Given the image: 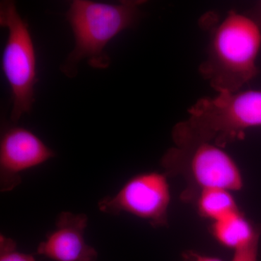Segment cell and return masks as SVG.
Returning a JSON list of instances; mask_svg holds the SVG:
<instances>
[{
    "mask_svg": "<svg viewBox=\"0 0 261 261\" xmlns=\"http://www.w3.org/2000/svg\"><path fill=\"white\" fill-rule=\"evenodd\" d=\"M188 115L173 128L175 145L205 142L224 148L242 140L248 128L261 126V90L201 98Z\"/></svg>",
    "mask_w": 261,
    "mask_h": 261,
    "instance_id": "cell-1",
    "label": "cell"
},
{
    "mask_svg": "<svg viewBox=\"0 0 261 261\" xmlns=\"http://www.w3.org/2000/svg\"><path fill=\"white\" fill-rule=\"evenodd\" d=\"M260 47L258 24L231 10L211 29L207 58L200 73L218 92H239L258 73Z\"/></svg>",
    "mask_w": 261,
    "mask_h": 261,
    "instance_id": "cell-2",
    "label": "cell"
},
{
    "mask_svg": "<svg viewBox=\"0 0 261 261\" xmlns=\"http://www.w3.org/2000/svg\"><path fill=\"white\" fill-rule=\"evenodd\" d=\"M144 1L128 0L118 4L75 0L67 12L73 30L75 46L62 66L68 77H74L77 66L83 60L98 69L107 68L111 59L106 48L108 43L140 18Z\"/></svg>",
    "mask_w": 261,
    "mask_h": 261,
    "instance_id": "cell-3",
    "label": "cell"
},
{
    "mask_svg": "<svg viewBox=\"0 0 261 261\" xmlns=\"http://www.w3.org/2000/svg\"><path fill=\"white\" fill-rule=\"evenodd\" d=\"M164 173L187 181L182 200L191 202L197 194L210 188L238 192L243 188V176L238 163L224 148L211 143L175 145L161 159Z\"/></svg>",
    "mask_w": 261,
    "mask_h": 261,
    "instance_id": "cell-4",
    "label": "cell"
},
{
    "mask_svg": "<svg viewBox=\"0 0 261 261\" xmlns=\"http://www.w3.org/2000/svg\"><path fill=\"white\" fill-rule=\"evenodd\" d=\"M0 24L8 30L2 63L13 97L10 119L16 123L30 113L35 100L37 54L28 23L19 14L14 2H2Z\"/></svg>",
    "mask_w": 261,
    "mask_h": 261,
    "instance_id": "cell-5",
    "label": "cell"
},
{
    "mask_svg": "<svg viewBox=\"0 0 261 261\" xmlns=\"http://www.w3.org/2000/svg\"><path fill=\"white\" fill-rule=\"evenodd\" d=\"M171 201L168 175L149 171L129 178L116 195L99 201L98 207L108 214H132L159 228L168 226Z\"/></svg>",
    "mask_w": 261,
    "mask_h": 261,
    "instance_id": "cell-6",
    "label": "cell"
},
{
    "mask_svg": "<svg viewBox=\"0 0 261 261\" xmlns=\"http://www.w3.org/2000/svg\"><path fill=\"white\" fill-rule=\"evenodd\" d=\"M56 154L37 135L27 128L11 126L0 142V190L9 192L21 183L20 173L37 167Z\"/></svg>",
    "mask_w": 261,
    "mask_h": 261,
    "instance_id": "cell-7",
    "label": "cell"
},
{
    "mask_svg": "<svg viewBox=\"0 0 261 261\" xmlns=\"http://www.w3.org/2000/svg\"><path fill=\"white\" fill-rule=\"evenodd\" d=\"M87 224V215L62 212L55 230L38 246L37 253L56 261H97V250L84 240Z\"/></svg>",
    "mask_w": 261,
    "mask_h": 261,
    "instance_id": "cell-8",
    "label": "cell"
},
{
    "mask_svg": "<svg viewBox=\"0 0 261 261\" xmlns=\"http://www.w3.org/2000/svg\"><path fill=\"white\" fill-rule=\"evenodd\" d=\"M210 230L220 245L233 251L247 246L260 235L240 211L212 222Z\"/></svg>",
    "mask_w": 261,
    "mask_h": 261,
    "instance_id": "cell-9",
    "label": "cell"
},
{
    "mask_svg": "<svg viewBox=\"0 0 261 261\" xmlns=\"http://www.w3.org/2000/svg\"><path fill=\"white\" fill-rule=\"evenodd\" d=\"M191 202L201 217L211 223L240 211L232 192L221 188H210L197 194Z\"/></svg>",
    "mask_w": 261,
    "mask_h": 261,
    "instance_id": "cell-10",
    "label": "cell"
},
{
    "mask_svg": "<svg viewBox=\"0 0 261 261\" xmlns=\"http://www.w3.org/2000/svg\"><path fill=\"white\" fill-rule=\"evenodd\" d=\"M0 261H36V259L32 255L17 251L16 243L14 240L1 235Z\"/></svg>",
    "mask_w": 261,
    "mask_h": 261,
    "instance_id": "cell-11",
    "label": "cell"
},
{
    "mask_svg": "<svg viewBox=\"0 0 261 261\" xmlns=\"http://www.w3.org/2000/svg\"><path fill=\"white\" fill-rule=\"evenodd\" d=\"M259 238H257L243 248L233 251L231 261H257Z\"/></svg>",
    "mask_w": 261,
    "mask_h": 261,
    "instance_id": "cell-12",
    "label": "cell"
},
{
    "mask_svg": "<svg viewBox=\"0 0 261 261\" xmlns=\"http://www.w3.org/2000/svg\"><path fill=\"white\" fill-rule=\"evenodd\" d=\"M183 258L185 261H224L219 257L202 255L195 250L185 252L183 254Z\"/></svg>",
    "mask_w": 261,
    "mask_h": 261,
    "instance_id": "cell-13",
    "label": "cell"
},
{
    "mask_svg": "<svg viewBox=\"0 0 261 261\" xmlns=\"http://www.w3.org/2000/svg\"><path fill=\"white\" fill-rule=\"evenodd\" d=\"M257 21L256 23L257 24H261V3L260 4V6H259L258 9H257Z\"/></svg>",
    "mask_w": 261,
    "mask_h": 261,
    "instance_id": "cell-14",
    "label": "cell"
}]
</instances>
